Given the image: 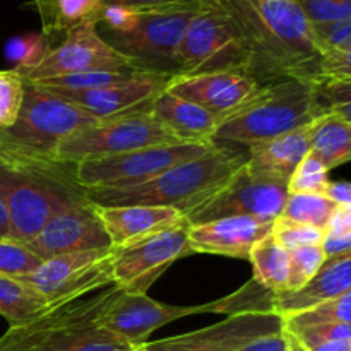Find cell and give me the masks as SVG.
Instances as JSON below:
<instances>
[{
  "instance_id": "cell-1",
  "label": "cell",
  "mask_w": 351,
  "mask_h": 351,
  "mask_svg": "<svg viewBox=\"0 0 351 351\" xmlns=\"http://www.w3.org/2000/svg\"><path fill=\"white\" fill-rule=\"evenodd\" d=\"M232 23L261 84L281 77L317 82L321 48L295 0H211Z\"/></svg>"
},
{
  "instance_id": "cell-2",
  "label": "cell",
  "mask_w": 351,
  "mask_h": 351,
  "mask_svg": "<svg viewBox=\"0 0 351 351\" xmlns=\"http://www.w3.org/2000/svg\"><path fill=\"white\" fill-rule=\"evenodd\" d=\"M245 161L247 153L237 154L215 144L204 156L175 165L139 185L86 191V195L95 206H160L187 216L215 195Z\"/></svg>"
},
{
  "instance_id": "cell-3",
  "label": "cell",
  "mask_w": 351,
  "mask_h": 351,
  "mask_svg": "<svg viewBox=\"0 0 351 351\" xmlns=\"http://www.w3.org/2000/svg\"><path fill=\"white\" fill-rule=\"evenodd\" d=\"M321 115L324 112L314 82L281 77L263 84L247 101L226 113L219 120L213 143L252 147L308 125Z\"/></svg>"
},
{
  "instance_id": "cell-4",
  "label": "cell",
  "mask_w": 351,
  "mask_h": 351,
  "mask_svg": "<svg viewBox=\"0 0 351 351\" xmlns=\"http://www.w3.org/2000/svg\"><path fill=\"white\" fill-rule=\"evenodd\" d=\"M65 165H40L0 153V194L14 240L26 243L58 213L89 201Z\"/></svg>"
},
{
  "instance_id": "cell-5",
  "label": "cell",
  "mask_w": 351,
  "mask_h": 351,
  "mask_svg": "<svg viewBox=\"0 0 351 351\" xmlns=\"http://www.w3.org/2000/svg\"><path fill=\"white\" fill-rule=\"evenodd\" d=\"M98 122L79 106L45 93L26 81L16 122L0 130V153L27 163L58 165V146L72 134Z\"/></svg>"
},
{
  "instance_id": "cell-6",
  "label": "cell",
  "mask_w": 351,
  "mask_h": 351,
  "mask_svg": "<svg viewBox=\"0 0 351 351\" xmlns=\"http://www.w3.org/2000/svg\"><path fill=\"white\" fill-rule=\"evenodd\" d=\"M209 2V0H208ZM204 5L139 12L137 23L123 33L99 31L103 40L127 58L137 71L175 77L177 50L192 17Z\"/></svg>"
},
{
  "instance_id": "cell-7",
  "label": "cell",
  "mask_w": 351,
  "mask_h": 351,
  "mask_svg": "<svg viewBox=\"0 0 351 351\" xmlns=\"http://www.w3.org/2000/svg\"><path fill=\"white\" fill-rule=\"evenodd\" d=\"M184 144L154 119L149 110L98 120L72 134L58 146L55 161L72 167L84 160L129 153L143 147Z\"/></svg>"
},
{
  "instance_id": "cell-8",
  "label": "cell",
  "mask_w": 351,
  "mask_h": 351,
  "mask_svg": "<svg viewBox=\"0 0 351 351\" xmlns=\"http://www.w3.org/2000/svg\"><path fill=\"white\" fill-rule=\"evenodd\" d=\"M215 144H165L129 153L84 160L72 165V178L84 191L125 189L139 185L175 165L208 154Z\"/></svg>"
},
{
  "instance_id": "cell-9",
  "label": "cell",
  "mask_w": 351,
  "mask_h": 351,
  "mask_svg": "<svg viewBox=\"0 0 351 351\" xmlns=\"http://www.w3.org/2000/svg\"><path fill=\"white\" fill-rule=\"evenodd\" d=\"M226 71L247 74V55L228 17L209 0L185 29L177 50V75Z\"/></svg>"
},
{
  "instance_id": "cell-10",
  "label": "cell",
  "mask_w": 351,
  "mask_h": 351,
  "mask_svg": "<svg viewBox=\"0 0 351 351\" xmlns=\"http://www.w3.org/2000/svg\"><path fill=\"white\" fill-rule=\"evenodd\" d=\"M187 218L136 242L113 247L112 281L125 293H147L154 281L182 257L189 256Z\"/></svg>"
},
{
  "instance_id": "cell-11",
  "label": "cell",
  "mask_w": 351,
  "mask_h": 351,
  "mask_svg": "<svg viewBox=\"0 0 351 351\" xmlns=\"http://www.w3.org/2000/svg\"><path fill=\"white\" fill-rule=\"evenodd\" d=\"M287 197V184L259 177L243 163L215 195L185 218L189 225H201L232 216H250L274 221L283 211Z\"/></svg>"
},
{
  "instance_id": "cell-12",
  "label": "cell",
  "mask_w": 351,
  "mask_h": 351,
  "mask_svg": "<svg viewBox=\"0 0 351 351\" xmlns=\"http://www.w3.org/2000/svg\"><path fill=\"white\" fill-rule=\"evenodd\" d=\"M112 261L113 247L62 254L43 261L38 269L19 280L34 288L47 302H55L113 285Z\"/></svg>"
},
{
  "instance_id": "cell-13",
  "label": "cell",
  "mask_w": 351,
  "mask_h": 351,
  "mask_svg": "<svg viewBox=\"0 0 351 351\" xmlns=\"http://www.w3.org/2000/svg\"><path fill=\"white\" fill-rule=\"evenodd\" d=\"M137 71L123 55L113 50L98 33V24L88 23L64 34L57 47H50L48 53L24 81L58 77L81 72H117Z\"/></svg>"
},
{
  "instance_id": "cell-14",
  "label": "cell",
  "mask_w": 351,
  "mask_h": 351,
  "mask_svg": "<svg viewBox=\"0 0 351 351\" xmlns=\"http://www.w3.org/2000/svg\"><path fill=\"white\" fill-rule=\"evenodd\" d=\"M195 314H219V300L195 307H178L160 304L147 293L136 295L120 290L99 315V324L136 346L147 343V338L158 328Z\"/></svg>"
},
{
  "instance_id": "cell-15",
  "label": "cell",
  "mask_w": 351,
  "mask_h": 351,
  "mask_svg": "<svg viewBox=\"0 0 351 351\" xmlns=\"http://www.w3.org/2000/svg\"><path fill=\"white\" fill-rule=\"evenodd\" d=\"M283 331V319L274 312L228 315L209 328L160 341L144 343L146 351H237L254 339Z\"/></svg>"
},
{
  "instance_id": "cell-16",
  "label": "cell",
  "mask_w": 351,
  "mask_h": 351,
  "mask_svg": "<svg viewBox=\"0 0 351 351\" xmlns=\"http://www.w3.org/2000/svg\"><path fill=\"white\" fill-rule=\"evenodd\" d=\"M170 75L136 71L123 81L81 93H50L79 106L95 119H113L149 110L151 103L167 89Z\"/></svg>"
},
{
  "instance_id": "cell-17",
  "label": "cell",
  "mask_w": 351,
  "mask_h": 351,
  "mask_svg": "<svg viewBox=\"0 0 351 351\" xmlns=\"http://www.w3.org/2000/svg\"><path fill=\"white\" fill-rule=\"evenodd\" d=\"M26 245L41 261H47L62 254L110 249L112 243L95 204L86 201L55 215Z\"/></svg>"
},
{
  "instance_id": "cell-18",
  "label": "cell",
  "mask_w": 351,
  "mask_h": 351,
  "mask_svg": "<svg viewBox=\"0 0 351 351\" xmlns=\"http://www.w3.org/2000/svg\"><path fill=\"white\" fill-rule=\"evenodd\" d=\"M261 82L237 71L209 72L197 75H175L167 91L215 113L219 120L250 98Z\"/></svg>"
},
{
  "instance_id": "cell-19",
  "label": "cell",
  "mask_w": 351,
  "mask_h": 351,
  "mask_svg": "<svg viewBox=\"0 0 351 351\" xmlns=\"http://www.w3.org/2000/svg\"><path fill=\"white\" fill-rule=\"evenodd\" d=\"M273 223L250 216H232L201 225H191L189 247L192 254H218L249 261L252 247L271 235Z\"/></svg>"
},
{
  "instance_id": "cell-20",
  "label": "cell",
  "mask_w": 351,
  "mask_h": 351,
  "mask_svg": "<svg viewBox=\"0 0 351 351\" xmlns=\"http://www.w3.org/2000/svg\"><path fill=\"white\" fill-rule=\"evenodd\" d=\"M348 291H351V252L326 257L317 273L298 290L271 293V311L280 317H287Z\"/></svg>"
},
{
  "instance_id": "cell-21",
  "label": "cell",
  "mask_w": 351,
  "mask_h": 351,
  "mask_svg": "<svg viewBox=\"0 0 351 351\" xmlns=\"http://www.w3.org/2000/svg\"><path fill=\"white\" fill-rule=\"evenodd\" d=\"M95 209L112 247L136 242L185 218L177 209L160 206H95Z\"/></svg>"
},
{
  "instance_id": "cell-22",
  "label": "cell",
  "mask_w": 351,
  "mask_h": 351,
  "mask_svg": "<svg viewBox=\"0 0 351 351\" xmlns=\"http://www.w3.org/2000/svg\"><path fill=\"white\" fill-rule=\"evenodd\" d=\"M149 112L180 143L215 144L213 141L219 125V117L195 103L178 98L165 89L153 99Z\"/></svg>"
},
{
  "instance_id": "cell-23",
  "label": "cell",
  "mask_w": 351,
  "mask_h": 351,
  "mask_svg": "<svg viewBox=\"0 0 351 351\" xmlns=\"http://www.w3.org/2000/svg\"><path fill=\"white\" fill-rule=\"evenodd\" d=\"M311 123L280 137L249 147L247 168L259 177L288 184L291 173L308 153Z\"/></svg>"
},
{
  "instance_id": "cell-24",
  "label": "cell",
  "mask_w": 351,
  "mask_h": 351,
  "mask_svg": "<svg viewBox=\"0 0 351 351\" xmlns=\"http://www.w3.org/2000/svg\"><path fill=\"white\" fill-rule=\"evenodd\" d=\"M99 314L67 324L41 339L29 351H129L132 345L99 324Z\"/></svg>"
},
{
  "instance_id": "cell-25",
  "label": "cell",
  "mask_w": 351,
  "mask_h": 351,
  "mask_svg": "<svg viewBox=\"0 0 351 351\" xmlns=\"http://www.w3.org/2000/svg\"><path fill=\"white\" fill-rule=\"evenodd\" d=\"M308 153L317 158L329 171L351 158V122L350 117L329 112L311 122Z\"/></svg>"
},
{
  "instance_id": "cell-26",
  "label": "cell",
  "mask_w": 351,
  "mask_h": 351,
  "mask_svg": "<svg viewBox=\"0 0 351 351\" xmlns=\"http://www.w3.org/2000/svg\"><path fill=\"white\" fill-rule=\"evenodd\" d=\"M34 10L40 14L43 36L50 40L55 34H65L74 27L88 23L98 24L103 0H33Z\"/></svg>"
},
{
  "instance_id": "cell-27",
  "label": "cell",
  "mask_w": 351,
  "mask_h": 351,
  "mask_svg": "<svg viewBox=\"0 0 351 351\" xmlns=\"http://www.w3.org/2000/svg\"><path fill=\"white\" fill-rule=\"evenodd\" d=\"M256 283L269 290L271 293L287 290L288 274H290V252L267 235L252 247L249 254Z\"/></svg>"
},
{
  "instance_id": "cell-28",
  "label": "cell",
  "mask_w": 351,
  "mask_h": 351,
  "mask_svg": "<svg viewBox=\"0 0 351 351\" xmlns=\"http://www.w3.org/2000/svg\"><path fill=\"white\" fill-rule=\"evenodd\" d=\"M50 302L45 300L34 288L21 281L0 274V315L9 326H19L36 317Z\"/></svg>"
},
{
  "instance_id": "cell-29",
  "label": "cell",
  "mask_w": 351,
  "mask_h": 351,
  "mask_svg": "<svg viewBox=\"0 0 351 351\" xmlns=\"http://www.w3.org/2000/svg\"><path fill=\"white\" fill-rule=\"evenodd\" d=\"M336 206L322 194H288L283 211L278 218L324 230Z\"/></svg>"
},
{
  "instance_id": "cell-30",
  "label": "cell",
  "mask_w": 351,
  "mask_h": 351,
  "mask_svg": "<svg viewBox=\"0 0 351 351\" xmlns=\"http://www.w3.org/2000/svg\"><path fill=\"white\" fill-rule=\"evenodd\" d=\"M134 72L136 71L81 72V74H67L51 79H41V81H33L31 84L36 86L38 89H41L45 93H81L115 84V82L129 77Z\"/></svg>"
},
{
  "instance_id": "cell-31",
  "label": "cell",
  "mask_w": 351,
  "mask_h": 351,
  "mask_svg": "<svg viewBox=\"0 0 351 351\" xmlns=\"http://www.w3.org/2000/svg\"><path fill=\"white\" fill-rule=\"evenodd\" d=\"M281 319H283L285 329H298L319 324H335V322L351 324V291L338 298H332V300L314 305V307L307 308V311L297 312V314L287 315V317Z\"/></svg>"
},
{
  "instance_id": "cell-32",
  "label": "cell",
  "mask_w": 351,
  "mask_h": 351,
  "mask_svg": "<svg viewBox=\"0 0 351 351\" xmlns=\"http://www.w3.org/2000/svg\"><path fill=\"white\" fill-rule=\"evenodd\" d=\"M50 47V40L43 34H26V36L10 40L7 43L5 53L7 58L14 64L12 71L26 77L33 69L40 65Z\"/></svg>"
},
{
  "instance_id": "cell-33",
  "label": "cell",
  "mask_w": 351,
  "mask_h": 351,
  "mask_svg": "<svg viewBox=\"0 0 351 351\" xmlns=\"http://www.w3.org/2000/svg\"><path fill=\"white\" fill-rule=\"evenodd\" d=\"M329 182L328 168L307 153L288 180V194H324Z\"/></svg>"
},
{
  "instance_id": "cell-34",
  "label": "cell",
  "mask_w": 351,
  "mask_h": 351,
  "mask_svg": "<svg viewBox=\"0 0 351 351\" xmlns=\"http://www.w3.org/2000/svg\"><path fill=\"white\" fill-rule=\"evenodd\" d=\"M43 261L26 245L14 239L0 240V274L23 278L41 266Z\"/></svg>"
},
{
  "instance_id": "cell-35",
  "label": "cell",
  "mask_w": 351,
  "mask_h": 351,
  "mask_svg": "<svg viewBox=\"0 0 351 351\" xmlns=\"http://www.w3.org/2000/svg\"><path fill=\"white\" fill-rule=\"evenodd\" d=\"M290 252V274H288L287 290L295 291L304 287L319 271L326 261V254L321 245H307L288 250Z\"/></svg>"
},
{
  "instance_id": "cell-36",
  "label": "cell",
  "mask_w": 351,
  "mask_h": 351,
  "mask_svg": "<svg viewBox=\"0 0 351 351\" xmlns=\"http://www.w3.org/2000/svg\"><path fill=\"white\" fill-rule=\"evenodd\" d=\"M26 81L16 71H0V130L16 122L24 101Z\"/></svg>"
},
{
  "instance_id": "cell-37",
  "label": "cell",
  "mask_w": 351,
  "mask_h": 351,
  "mask_svg": "<svg viewBox=\"0 0 351 351\" xmlns=\"http://www.w3.org/2000/svg\"><path fill=\"white\" fill-rule=\"evenodd\" d=\"M271 235L274 237L281 247L287 250L298 249V247L307 245H321L324 239V230L315 228L311 225H298V223L283 221L276 218L273 223V232Z\"/></svg>"
},
{
  "instance_id": "cell-38",
  "label": "cell",
  "mask_w": 351,
  "mask_h": 351,
  "mask_svg": "<svg viewBox=\"0 0 351 351\" xmlns=\"http://www.w3.org/2000/svg\"><path fill=\"white\" fill-rule=\"evenodd\" d=\"M311 24L351 19V0H295Z\"/></svg>"
},
{
  "instance_id": "cell-39",
  "label": "cell",
  "mask_w": 351,
  "mask_h": 351,
  "mask_svg": "<svg viewBox=\"0 0 351 351\" xmlns=\"http://www.w3.org/2000/svg\"><path fill=\"white\" fill-rule=\"evenodd\" d=\"M311 27L312 34L315 38V43L321 48V51H351V19L311 24Z\"/></svg>"
},
{
  "instance_id": "cell-40",
  "label": "cell",
  "mask_w": 351,
  "mask_h": 351,
  "mask_svg": "<svg viewBox=\"0 0 351 351\" xmlns=\"http://www.w3.org/2000/svg\"><path fill=\"white\" fill-rule=\"evenodd\" d=\"M319 81H351V51H322Z\"/></svg>"
},
{
  "instance_id": "cell-41",
  "label": "cell",
  "mask_w": 351,
  "mask_h": 351,
  "mask_svg": "<svg viewBox=\"0 0 351 351\" xmlns=\"http://www.w3.org/2000/svg\"><path fill=\"white\" fill-rule=\"evenodd\" d=\"M137 17H139V12L129 7L103 5L98 27L101 26V31H110V33H123L137 23Z\"/></svg>"
},
{
  "instance_id": "cell-42",
  "label": "cell",
  "mask_w": 351,
  "mask_h": 351,
  "mask_svg": "<svg viewBox=\"0 0 351 351\" xmlns=\"http://www.w3.org/2000/svg\"><path fill=\"white\" fill-rule=\"evenodd\" d=\"M103 2L105 5H123L137 12H146V10L175 9V7L204 5L208 0H103Z\"/></svg>"
},
{
  "instance_id": "cell-43",
  "label": "cell",
  "mask_w": 351,
  "mask_h": 351,
  "mask_svg": "<svg viewBox=\"0 0 351 351\" xmlns=\"http://www.w3.org/2000/svg\"><path fill=\"white\" fill-rule=\"evenodd\" d=\"M237 351H293V345H291L288 332L283 329V331L276 332V335L254 339L249 345L242 346V348Z\"/></svg>"
},
{
  "instance_id": "cell-44",
  "label": "cell",
  "mask_w": 351,
  "mask_h": 351,
  "mask_svg": "<svg viewBox=\"0 0 351 351\" xmlns=\"http://www.w3.org/2000/svg\"><path fill=\"white\" fill-rule=\"evenodd\" d=\"M324 233L351 235V206H336L328 219Z\"/></svg>"
},
{
  "instance_id": "cell-45",
  "label": "cell",
  "mask_w": 351,
  "mask_h": 351,
  "mask_svg": "<svg viewBox=\"0 0 351 351\" xmlns=\"http://www.w3.org/2000/svg\"><path fill=\"white\" fill-rule=\"evenodd\" d=\"M326 257L343 256L351 252V235H335V233H324L321 243Z\"/></svg>"
},
{
  "instance_id": "cell-46",
  "label": "cell",
  "mask_w": 351,
  "mask_h": 351,
  "mask_svg": "<svg viewBox=\"0 0 351 351\" xmlns=\"http://www.w3.org/2000/svg\"><path fill=\"white\" fill-rule=\"evenodd\" d=\"M322 195L335 206H351V185L348 182H329Z\"/></svg>"
},
{
  "instance_id": "cell-47",
  "label": "cell",
  "mask_w": 351,
  "mask_h": 351,
  "mask_svg": "<svg viewBox=\"0 0 351 351\" xmlns=\"http://www.w3.org/2000/svg\"><path fill=\"white\" fill-rule=\"evenodd\" d=\"M304 351H351V339L326 341V343H321V345H314L311 346V348H305Z\"/></svg>"
},
{
  "instance_id": "cell-48",
  "label": "cell",
  "mask_w": 351,
  "mask_h": 351,
  "mask_svg": "<svg viewBox=\"0 0 351 351\" xmlns=\"http://www.w3.org/2000/svg\"><path fill=\"white\" fill-rule=\"evenodd\" d=\"M3 239H12V233H10L9 211H7L5 201H3L2 194H0V240Z\"/></svg>"
},
{
  "instance_id": "cell-49",
  "label": "cell",
  "mask_w": 351,
  "mask_h": 351,
  "mask_svg": "<svg viewBox=\"0 0 351 351\" xmlns=\"http://www.w3.org/2000/svg\"><path fill=\"white\" fill-rule=\"evenodd\" d=\"M288 336H290V335H288ZM290 339H291V345H293V351H304V350L300 348V346L297 345V341H295V339L291 338V336H290Z\"/></svg>"
},
{
  "instance_id": "cell-50",
  "label": "cell",
  "mask_w": 351,
  "mask_h": 351,
  "mask_svg": "<svg viewBox=\"0 0 351 351\" xmlns=\"http://www.w3.org/2000/svg\"><path fill=\"white\" fill-rule=\"evenodd\" d=\"M129 351H146V348H144V345H136V346H132Z\"/></svg>"
}]
</instances>
